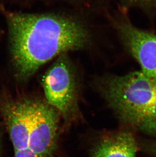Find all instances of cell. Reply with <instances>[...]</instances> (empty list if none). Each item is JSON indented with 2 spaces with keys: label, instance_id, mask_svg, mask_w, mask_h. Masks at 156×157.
Listing matches in <instances>:
<instances>
[{
  "label": "cell",
  "instance_id": "1",
  "mask_svg": "<svg viewBox=\"0 0 156 157\" xmlns=\"http://www.w3.org/2000/svg\"><path fill=\"white\" fill-rule=\"evenodd\" d=\"M0 11L7 24L14 77L26 83L47 63L59 55L90 48L93 35L77 17L57 13H24Z\"/></svg>",
  "mask_w": 156,
  "mask_h": 157
},
{
  "label": "cell",
  "instance_id": "2",
  "mask_svg": "<svg viewBox=\"0 0 156 157\" xmlns=\"http://www.w3.org/2000/svg\"><path fill=\"white\" fill-rule=\"evenodd\" d=\"M96 86L120 121L132 128L156 100V79L141 71L103 76Z\"/></svg>",
  "mask_w": 156,
  "mask_h": 157
},
{
  "label": "cell",
  "instance_id": "3",
  "mask_svg": "<svg viewBox=\"0 0 156 157\" xmlns=\"http://www.w3.org/2000/svg\"><path fill=\"white\" fill-rule=\"evenodd\" d=\"M45 100L69 125L79 117L80 83L78 73L68 53L59 55L41 79Z\"/></svg>",
  "mask_w": 156,
  "mask_h": 157
},
{
  "label": "cell",
  "instance_id": "4",
  "mask_svg": "<svg viewBox=\"0 0 156 157\" xmlns=\"http://www.w3.org/2000/svg\"><path fill=\"white\" fill-rule=\"evenodd\" d=\"M29 148L34 157H54L58 148L60 114L45 100L28 96Z\"/></svg>",
  "mask_w": 156,
  "mask_h": 157
},
{
  "label": "cell",
  "instance_id": "5",
  "mask_svg": "<svg viewBox=\"0 0 156 157\" xmlns=\"http://www.w3.org/2000/svg\"><path fill=\"white\" fill-rule=\"evenodd\" d=\"M0 116L13 147L14 157H34L28 143V96L14 97L5 89L0 90Z\"/></svg>",
  "mask_w": 156,
  "mask_h": 157
},
{
  "label": "cell",
  "instance_id": "6",
  "mask_svg": "<svg viewBox=\"0 0 156 157\" xmlns=\"http://www.w3.org/2000/svg\"><path fill=\"white\" fill-rule=\"evenodd\" d=\"M114 24L123 44L139 64L140 71L156 79V34L136 27L126 15L117 18Z\"/></svg>",
  "mask_w": 156,
  "mask_h": 157
},
{
  "label": "cell",
  "instance_id": "7",
  "mask_svg": "<svg viewBox=\"0 0 156 157\" xmlns=\"http://www.w3.org/2000/svg\"><path fill=\"white\" fill-rule=\"evenodd\" d=\"M139 142L128 130L102 135L90 150V157H137Z\"/></svg>",
  "mask_w": 156,
  "mask_h": 157
},
{
  "label": "cell",
  "instance_id": "8",
  "mask_svg": "<svg viewBox=\"0 0 156 157\" xmlns=\"http://www.w3.org/2000/svg\"><path fill=\"white\" fill-rule=\"evenodd\" d=\"M133 129L150 136H156V100Z\"/></svg>",
  "mask_w": 156,
  "mask_h": 157
},
{
  "label": "cell",
  "instance_id": "9",
  "mask_svg": "<svg viewBox=\"0 0 156 157\" xmlns=\"http://www.w3.org/2000/svg\"><path fill=\"white\" fill-rule=\"evenodd\" d=\"M127 7L138 8L143 10H156V0H120Z\"/></svg>",
  "mask_w": 156,
  "mask_h": 157
},
{
  "label": "cell",
  "instance_id": "10",
  "mask_svg": "<svg viewBox=\"0 0 156 157\" xmlns=\"http://www.w3.org/2000/svg\"><path fill=\"white\" fill-rule=\"evenodd\" d=\"M139 142V150L150 156L156 157V140H144Z\"/></svg>",
  "mask_w": 156,
  "mask_h": 157
},
{
  "label": "cell",
  "instance_id": "11",
  "mask_svg": "<svg viewBox=\"0 0 156 157\" xmlns=\"http://www.w3.org/2000/svg\"><path fill=\"white\" fill-rule=\"evenodd\" d=\"M1 137H0V156H1Z\"/></svg>",
  "mask_w": 156,
  "mask_h": 157
}]
</instances>
